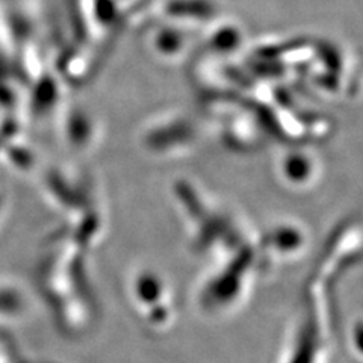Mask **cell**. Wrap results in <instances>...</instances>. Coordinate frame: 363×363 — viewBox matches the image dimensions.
<instances>
[{"mask_svg": "<svg viewBox=\"0 0 363 363\" xmlns=\"http://www.w3.org/2000/svg\"><path fill=\"white\" fill-rule=\"evenodd\" d=\"M135 301L144 312V320L153 328H162L173 321V301L162 280L153 276H140L135 281Z\"/></svg>", "mask_w": 363, "mask_h": 363, "instance_id": "obj_1", "label": "cell"}]
</instances>
